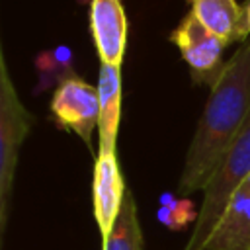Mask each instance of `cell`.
Returning <instances> with one entry per match:
<instances>
[{"instance_id": "obj_6", "label": "cell", "mask_w": 250, "mask_h": 250, "mask_svg": "<svg viewBox=\"0 0 250 250\" xmlns=\"http://www.w3.org/2000/svg\"><path fill=\"white\" fill-rule=\"evenodd\" d=\"M125 191L127 186L121 176L115 152H98L92 176V207L102 236V248L105 246L119 217Z\"/></svg>"}, {"instance_id": "obj_10", "label": "cell", "mask_w": 250, "mask_h": 250, "mask_svg": "<svg viewBox=\"0 0 250 250\" xmlns=\"http://www.w3.org/2000/svg\"><path fill=\"white\" fill-rule=\"evenodd\" d=\"M205 250H250V193L242 189L234 193L215 225Z\"/></svg>"}, {"instance_id": "obj_13", "label": "cell", "mask_w": 250, "mask_h": 250, "mask_svg": "<svg viewBox=\"0 0 250 250\" xmlns=\"http://www.w3.org/2000/svg\"><path fill=\"white\" fill-rule=\"evenodd\" d=\"M160 201L162 207L158 211V221L168 229H182L188 221L197 219V213H193V205L189 199H176L174 195L164 193Z\"/></svg>"}, {"instance_id": "obj_9", "label": "cell", "mask_w": 250, "mask_h": 250, "mask_svg": "<svg viewBox=\"0 0 250 250\" xmlns=\"http://www.w3.org/2000/svg\"><path fill=\"white\" fill-rule=\"evenodd\" d=\"M100 121H98V152H115L117 129L121 119V68L100 64L98 78Z\"/></svg>"}, {"instance_id": "obj_11", "label": "cell", "mask_w": 250, "mask_h": 250, "mask_svg": "<svg viewBox=\"0 0 250 250\" xmlns=\"http://www.w3.org/2000/svg\"><path fill=\"white\" fill-rule=\"evenodd\" d=\"M102 250H143V230L137 217V203L127 188L119 217Z\"/></svg>"}, {"instance_id": "obj_1", "label": "cell", "mask_w": 250, "mask_h": 250, "mask_svg": "<svg viewBox=\"0 0 250 250\" xmlns=\"http://www.w3.org/2000/svg\"><path fill=\"white\" fill-rule=\"evenodd\" d=\"M209 88V98L186 152L178 182L180 195L203 191L250 117V41L232 53Z\"/></svg>"}, {"instance_id": "obj_7", "label": "cell", "mask_w": 250, "mask_h": 250, "mask_svg": "<svg viewBox=\"0 0 250 250\" xmlns=\"http://www.w3.org/2000/svg\"><path fill=\"white\" fill-rule=\"evenodd\" d=\"M90 35L102 64L121 66L129 21L121 0H90Z\"/></svg>"}, {"instance_id": "obj_2", "label": "cell", "mask_w": 250, "mask_h": 250, "mask_svg": "<svg viewBox=\"0 0 250 250\" xmlns=\"http://www.w3.org/2000/svg\"><path fill=\"white\" fill-rule=\"evenodd\" d=\"M250 176V117L246 125L240 129L217 170L209 178L203 188V201L197 211V219L191 230L189 240L184 250H205V244L225 213L227 205L234 197V193L242 188L246 178Z\"/></svg>"}, {"instance_id": "obj_8", "label": "cell", "mask_w": 250, "mask_h": 250, "mask_svg": "<svg viewBox=\"0 0 250 250\" xmlns=\"http://www.w3.org/2000/svg\"><path fill=\"white\" fill-rule=\"evenodd\" d=\"M189 12L227 45L246 41L250 27L244 8L236 0H186Z\"/></svg>"}, {"instance_id": "obj_12", "label": "cell", "mask_w": 250, "mask_h": 250, "mask_svg": "<svg viewBox=\"0 0 250 250\" xmlns=\"http://www.w3.org/2000/svg\"><path fill=\"white\" fill-rule=\"evenodd\" d=\"M35 68L39 74L37 92L59 86L62 80L76 76L72 70V51L68 45H57L35 57Z\"/></svg>"}, {"instance_id": "obj_15", "label": "cell", "mask_w": 250, "mask_h": 250, "mask_svg": "<svg viewBox=\"0 0 250 250\" xmlns=\"http://www.w3.org/2000/svg\"><path fill=\"white\" fill-rule=\"evenodd\" d=\"M244 12H246V21H248V27H250V2L246 4V8H244Z\"/></svg>"}, {"instance_id": "obj_4", "label": "cell", "mask_w": 250, "mask_h": 250, "mask_svg": "<svg viewBox=\"0 0 250 250\" xmlns=\"http://www.w3.org/2000/svg\"><path fill=\"white\" fill-rule=\"evenodd\" d=\"M170 41L178 47L182 59L188 62L191 80L195 84H213L223 68V51L227 43L211 33L191 12L170 33Z\"/></svg>"}, {"instance_id": "obj_5", "label": "cell", "mask_w": 250, "mask_h": 250, "mask_svg": "<svg viewBox=\"0 0 250 250\" xmlns=\"http://www.w3.org/2000/svg\"><path fill=\"white\" fill-rule=\"evenodd\" d=\"M51 113L61 129L78 135L88 148H92V133L100 121V96L98 88L70 76L62 80L51 98Z\"/></svg>"}, {"instance_id": "obj_14", "label": "cell", "mask_w": 250, "mask_h": 250, "mask_svg": "<svg viewBox=\"0 0 250 250\" xmlns=\"http://www.w3.org/2000/svg\"><path fill=\"white\" fill-rule=\"evenodd\" d=\"M240 189H242V191H246V193H250V176L246 178V182L242 184V188H240Z\"/></svg>"}, {"instance_id": "obj_3", "label": "cell", "mask_w": 250, "mask_h": 250, "mask_svg": "<svg viewBox=\"0 0 250 250\" xmlns=\"http://www.w3.org/2000/svg\"><path fill=\"white\" fill-rule=\"evenodd\" d=\"M35 117L21 104L18 90L10 78L0 37V250L8 221V205L18 166L20 146L31 133Z\"/></svg>"}]
</instances>
